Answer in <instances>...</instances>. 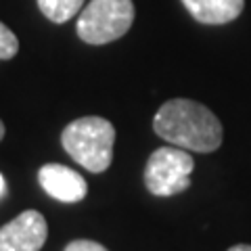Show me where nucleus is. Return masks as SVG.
Segmentation results:
<instances>
[{"instance_id": "obj_12", "label": "nucleus", "mask_w": 251, "mask_h": 251, "mask_svg": "<svg viewBox=\"0 0 251 251\" xmlns=\"http://www.w3.org/2000/svg\"><path fill=\"white\" fill-rule=\"evenodd\" d=\"M2 193H4V178L0 174V197H2Z\"/></svg>"}, {"instance_id": "obj_5", "label": "nucleus", "mask_w": 251, "mask_h": 251, "mask_svg": "<svg viewBox=\"0 0 251 251\" xmlns=\"http://www.w3.org/2000/svg\"><path fill=\"white\" fill-rule=\"evenodd\" d=\"M49 226L40 211L27 209L0 228V251H40Z\"/></svg>"}, {"instance_id": "obj_6", "label": "nucleus", "mask_w": 251, "mask_h": 251, "mask_svg": "<svg viewBox=\"0 0 251 251\" xmlns=\"http://www.w3.org/2000/svg\"><path fill=\"white\" fill-rule=\"evenodd\" d=\"M38 182L46 195L61 203H77L86 197L88 184L84 176L61 163H46L38 172Z\"/></svg>"}, {"instance_id": "obj_2", "label": "nucleus", "mask_w": 251, "mask_h": 251, "mask_svg": "<svg viewBox=\"0 0 251 251\" xmlns=\"http://www.w3.org/2000/svg\"><path fill=\"white\" fill-rule=\"evenodd\" d=\"M61 145L75 163H80L88 172L100 174L113 161L115 128L105 117H80L65 126Z\"/></svg>"}, {"instance_id": "obj_8", "label": "nucleus", "mask_w": 251, "mask_h": 251, "mask_svg": "<svg viewBox=\"0 0 251 251\" xmlns=\"http://www.w3.org/2000/svg\"><path fill=\"white\" fill-rule=\"evenodd\" d=\"M84 0H38V9L52 23H65L82 11Z\"/></svg>"}, {"instance_id": "obj_11", "label": "nucleus", "mask_w": 251, "mask_h": 251, "mask_svg": "<svg viewBox=\"0 0 251 251\" xmlns=\"http://www.w3.org/2000/svg\"><path fill=\"white\" fill-rule=\"evenodd\" d=\"M228 251H251V245H234Z\"/></svg>"}, {"instance_id": "obj_4", "label": "nucleus", "mask_w": 251, "mask_h": 251, "mask_svg": "<svg viewBox=\"0 0 251 251\" xmlns=\"http://www.w3.org/2000/svg\"><path fill=\"white\" fill-rule=\"evenodd\" d=\"M195 161L186 149L161 147L153 151L145 168V184L155 197H172L191 186Z\"/></svg>"}, {"instance_id": "obj_1", "label": "nucleus", "mask_w": 251, "mask_h": 251, "mask_svg": "<svg viewBox=\"0 0 251 251\" xmlns=\"http://www.w3.org/2000/svg\"><path fill=\"white\" fill-rule=\"evenodd\" d=\"M153 130L170 145L197 153H211L222 145V124L205 105L172 99L153 117Z\"/></svg>"}, {"instance_id": "obj_7", "label": "nucleus", "mask_w": 251, "mask_h": 251, "mask_svg": "<svg viewBox=\"0 0 251 251\" xmlns=\"http://www.w3.org/2000/svg\"><path fill=\"white\" fill-rule=\"evenodd\" d=\"M195 21L205 25H222L243 13L245 0H182Z\"/></svg>"}, {"instance_id": "obj_9", "label": "nucleus", "mask_w": 251, "mask_h": 251, "mask_svg": "<svg viewBox=\"0 0 251 251\" xmlns=\"http://www.w3.org/2000/svg\"><path fill=\"white\" fill-rule=\"evenodd\" d=\"M19 52V40L13 31L0 21V61H9Z\"/></svg>"}, {"instance_id": "obj_13", "label": "nucleus", "mask_w": 251, "mask_h": 251, "mask_svg": "<svg viewBox=\"0 0 251 251\" xmlns=\"http://www.w3.org/2000/svg\"><path fill=\"white\" fill-rule=\"evenodd\" d=\"M4 138V124H2V120H0V140Z\"/></svg>"}, {"instance_id": "obj_10", "label": "nucleus", "mask_w": 251, "mask_h": 251, "mask_svg": "<svg viewBox=\"0 0 251 251\" xmlns=\"http://www.w3.org/2000/svg\"><path fill=\"white\" fill-rule=\"evenodd\" d=\"M65 251H109V249L103 247L100 243L86 241V239H77V241H72V243H69V245L65 247Z\"/></svg>"}, {"instance_id": "obj_3", "label": "nucleus", "mask_w": 251, "mask_h": 251, "mask_svg": "<svg viewBox=\"0 0 251 251\" xmlns=\"http://www.w3.org/2000/svg\"><path fill=\"white\" fill-rule=\"evenodd\" d=\"M134 23L132 0H90L82 9L75 31L86 44H109L128 34Z\"/></svg>"}]
</instances>
